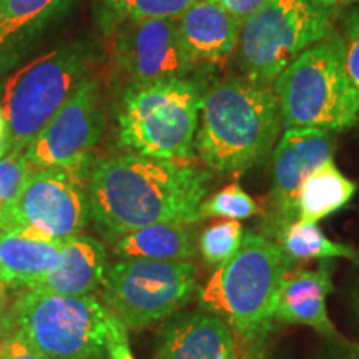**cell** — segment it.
<instances>
[{
	"label": "cell",
	"instance_id": "1",
	"mask_svg": "<svg viewBox=\"0 0 359 359\" xmlns=\"http://www.w3.org/2000/svg\"><path fill=\"white\" fill-rule=\"evenodd\" d=\"M210 182L212 173L191 161L132 151L111 156L88 177L90 218L110 243L154 223H196Z\"/></svg>",
	"mask_w": 359,
	"mask_h": 359
},
{
	"label": "cell",
	"instance_id": "2",
	"mask_svg": "<svg viewBox=\"0 0 359 359\" xmlns=\"http://www.w3.org/2000/svg\"><path fill=\"white\" fill-rule=\"evenodd\" d=\"M195 151L212 172L241 175L275 150L283 127L273 85L231 77L205 90Z\"/></svg>",
	"mask_w": 359,
	"mask_h": 359
},
{
	"label": "cell",
	"instance_id": "3",
	"mask_svg": "<svg viewBox=\"0 0 359 359\" xmlns=\"http://www.w3.org/2000/svg\"><path fill=\"white\" fill-rule=\"evenodd\" d=\"M291 266L275 241L248 230L235 257L219 264L200 290L201 309L228 323L243 359H263L264 339L276 323L278 294Z\"/></svg>",
	"mask_w": 359,
	"mask_h": 359
},
{
	"label": "cell",
	"instance_id": "4",
	"mask_svg": "<svg viewBox=\"0 0 359 359\" xmlns=\"http://www.w3.org/2000/svg\"><path fill=\"white\" fill-rule=\"evenodd\" d=\"M203 95L191 79L128 85L118 110V145L132 154L191 161Z\"/></svg>",
	"mask_w": 359,
	"mask_h": 359
},
{
	"label": "cell",
	"instance_id": "5",
	"mask_svg": "<svg viewBox=\"0 0 359 359\" xmlns=\"http://www.w3.org/2000/svg\"><path fill=\"white\" fill-rule=\"evenodd\" d=\"M285 128L341 132L359 122L338 30L304 50L273 83Z\"/></svg>",
	"mask_w": 359,
	"mask_h": 359
},
{
	"label": "cell",
	"instance_id": "6",
	"mask_svg": "<svg viewBox=\"0 0 359 359\" xmlns=\"http://www.w3.org/2000/svg\"><path fill=\"white\" fill-rule=\"evenodd\" d=\"M95 60L87 42H72L43 53L6 80L2 111L8 154H24L85 79Z\"/></svg>",
	"mask_w": 359,
	"mask_h": 359
},
{
	"label": "cell",
	"instance_id": "7",
	"mask_svg": "<svg viewBox=\"0 0 359 359\" xmlns=\"http://www.w3.org/2000/svg\"><path fill=\"white\" fill-rule=\"evenodd\" d=\"M15 330L48 359H102L120 320L95 296L24 290L12 303Z\"/></svg>",
	"mask_w": 359,
	"mask_h": 359
},
{
	"label": "cell",
	"instance_id": "8",
	"mask_svg": "<svg viewBox=\"0 0 359 359\" xmlns=\"http://www.w3.org/2000/svg\"><path fill=\"white\" fill-rule=\"evenodd\" d=\"M336 12L311 0H268L241 24L235 52L243 77L275 83L291 62L333 34Z\"/></svg>",
	"mask_w": 359,
	"mask_h": 359
},
{
	"label": "cell",
	"instance_id": "9",
	"mask_svg": "<svg viewBox=\"0 0 359 359\" xmlns=\"http://www.w3.org/2000/svg\"><path fill=\"white\" fill-rule=\"evenodd\" d=\"M191 262L118 259L103 280V304L127 330L140 331L180 311L195 290Z\"/></svg>",
	"mask_w": 359,
	"mask_h": 359
},
{
	"label": "cell",
	"instance_id": "10",
	"mask_svg": "<svg viewBox=\"0 0 359 359\" xmlns=\"http://www.w3.org/2000/svg\"><path fill=\"white\" fill-rule=\"evenodd\" d=\"M90 218L87 183L64 170H30L0 231H19L67 243Z\"/></svg>",
	"mask_w": 359,
	"mask_h": 359
},
{
	"label": "cell",
	"instance_id": "11",
	"mask_svg": "<svg viewBox=\"0 0 359 359\" xmlns=\"http://www.w3.org/2000/svg\"><path fill=\"white\" fill-rule=\"evenodd\" d=\"M103 127L100 83L90 75L27 147V163L30 170H64L87 183L95 167H92V150Z\"/></svg>",
	"mask_w": 359,
	"mask_h": 359
},
{
	"label": "cell",
	"instance_id": "12",
	"mask_svg": "<svg viewBox=\"0 0 359 359\" xmlns=\"http://www.w3.org/2000/svg\"><path fill=\"white\" fill-rule=\"evenodd\" d=\"M111 35L114 65L127 87L188 79L198 65L183 43L177 19L127 20Z\"/></svg>",
	"mask_w": 359,
	"mask_h": 359
},
{
	"label": "cell",
	"instance_id": "13",
	"mask_svg": "<svg viewBox=\"0 0 359 359\" xmlns=\"http://www.w3.org/2000/svg\"><path fill=\"white\" fill-rule=\"evenodd\" d=\"M334 132L321 128H285L273 150L271 191L264 236L275 240L298 219V196L314 170L334 160Z\"/></svg>",
	"mask_w": 359,
	"mask_h": 359
},
{
	"label": "cell",
	"instance_id": "14",
	"mask_svg": "<svg viewBox=\"0 0 359 359\" xmlns=\"http://www.w3.org/2000/svg\"><path fill=\"white\" fill-rule=\"evenodd\" d=\"M333 259H325L316 269H291L283 281L275 308L280 325H302L325 338H338V331L326 309L333 291Z\"/></svg>",
	"mask_w": 359,
	"mask_h": 359
},
{
	"label": "cell",
	"instance_id": "15",
	"mask_svg": "<svg viewBox=\"0 0 359 359\" xmlns=\"http://www.w3.org/2000/svg\"><path fill=\"white\" fill-rule=\"evenodd\" d=\"M156 359H243L235 333L217 314H180L161 331Z\"/></svg>",
	"mask_w": 359,
	"mask_h": 359
},
{
	"label": "cell",
	"instance_id": "16",
	"mask_svg": "<svg viewBox=\"0 0 359 359\" xmlns=\"http://www.w3.org/2000/svg\"><path fill=\"white\" fill-rule=\"evenodd\" d=\"M177 25L196 64L222 65L236 50L241 22L215 0L193 4L178 17Z\"/></svg>",
	"mask_w": 359,
	"mask_h": 359
},
{
	"label": "cell",
	"instance_id": "17",
	"mask_svg": "<svg viewBox=\"0 0 359 359\" xmlns=\"http://www.w3.org/2000/svg\"><path fill=\"white\" fill-rule=\"evenodd\" d=\"M107 251L100 240L79 235L62 246L60 257L34 291L60 296H90L105 280Z\"/></svg>",
	"mask_w": 359,
	"mask_h": 359
},
{
	"label": "cell",
	"instance_id": "18",
	"mask_svg": "<svg viewBox=\"0 0 359 359\" xmlns=\"http://www.w3.org/2000/svg\"><path fill=\"white\" fill-rule=\"evenodd\" d=\"M62 243L19 231H0V271L4 285L15 291L34 290L60 257Z\"/></svg>",
	"mask_w": 359,
	"mask_h": 359
},
{
	"label": "cell",
	"instance_id": "19",
	"mask_svg": "<svg viewBox=\"0 0 359 359\" xmlns=\"http://www.w3.org/2000/svg\"><path fill=\"white\" fill-rule=\"evenodd\" d=\"M111 253L118 259L191 262L195 241L188 224L154 223L118 238Z\"/></svg>",
	"mask_w": 359,
	"mask_h": 359
},
{
	"label": "cell",
	"instance_id": "20",
	"mask_svg": "<svg viewBox=\"0 0 359 359\" xmlns=\"http://www.w3.org/2000/svg\"><path fill=\"white\" fill-rule=\"evenodd\" d=\"M356 183L344 177L334 160L326 161L306 178L298 196V219L320 223L353 200Z\"/></svg>",
	"mask_w": 359,
	"mask_h": 359
},
{
	"label": "cell",
	"instance_id": "21",
	"mask_svg": "<svg viewBox=\"0 0 359 359\" xmlns=\"http://www.w3.org/2000/svg\"><path fill=\"white\" fill-rule=\"evenodd\" d=\"M275 243L280 246L286 258L291 264L309 262V259H336L346 258L353 262H359V253L353 246L336 243L330 240L318 223L303 222V219H294L288 226L275 236Z\"/></svg>",
	"mask_w": 359,
	"mask_h": 359
},
{
	"label": "cell",
	"instance_id": "22",
	"mask_svg": "<svg viewBox=\"0 0 359 359\" xmlns=\"http://www.w3.org/2000/svg\"><path fill=\"white\" fill-rule=\"evenodd\" d=\"M200 0H95L98 24L111 35L127 20L178 19Z\"/></svg>",
	"mask_w": 359,
	"mask_h": 359
},
{
	"label": "cell",
	"instance_id": "23",
	"mask_svg": "<svg viewBox=\"0 0 359 359\" xmlns=\"http://www.w3.org/2000/svg\"><path fill=\"white\" fill-rule=\"evenodd\" d=\"M64 11V0H0V47Z\"/></svg>",
	"mask_w": 359,
	"mask_h": 359
},
{
	"label": "cell",
	"instance_id": "24",
	"mask_svg": "<svg viewBox=\"0 0 359 359\" xmlns=\"http://www.w3.org/2000/svg\"><path fill=\"white\" fill-rule=\"evenodd\" d=\"M245 228L238 219H219L210 224L200 236L201 257L212 266H219L233 258L245 238Z\"/></svg>",
	"mask_w": 359,
	"mask_h": 359
},
{
	"label": "cell",
	"instance_id": "25",
	"mask_svg": "<svg viewBox=\"0 0 359 359\" xmlns=\"http://www.w3.org/2000/svg\"><path fill=\"white\" fill-rule=\"evenodd\" d=\"M259 213V206L253 196H250L238 183L224 187L210 198H205L200 206V217L203 218H226L248 219Z\"/></svg>",
	"mask_w": 359,
	"mask_h": 359
},
{
	"label": "cell",
	"instance_id": "26",
	"mask_svg": "<svg viewBox=\"0 0 359 359\" xmlns=\"http://www.w3.org/2000/svg\"><path fill=\"white\" fill-rule=\"evenodd\" d=\"M29 173L30 167L24 154L13 151L0 160V224L12 210Z\"/></svg>",
	"mask_w": 359,
	"mask_h": 359
},
{
	"label": "cell",
	"instance_id": "27",
	"mask_svg": "<svg viewBox=\"0 0 359 359\" xmlns=\"http://www.w3.org/2000/svg\"><path fill=\"white\" fill-rule=\"evenodd\" d=\"M343 40V57H344V69L351 83L358 102L359 110V8L349 12L344 17L343 30L339 32Z\"/></svg>",
	"mask_w": 359,
	"mask_h": 359
},
{
	"label": "cell",
	"instance_id": "28",
	"mask_svg": "<svg viewBox=\"0 0 359 359\" xmlns=\"http://www.w3.org/2000/svg\"><path fill=\"white\" fill-rule=\"evenodd\" d=\"M0 359H48L20 331H13L6 339L0 341Z\"/></svg>",
	"mask_w": 359,
	"mask_h": 359
},
{
	"label": "cell",
	"instance_id": "29",
	"mask_svg": "<svg viewBox=\"0 0 359 359\" xmlns=\"http://www.w3.org/2000/svg\"><path fill=\"white\" fill-rule=\"evenodd\" d=\"M316 359H359V343L331 338Z\"/></svg>",
	"mask_w": 359,
	"mask_h": 359
},
{
	"label": "cell",
	"instance_id": "30",
	"mask_svg": "<svg viewBox=\"0 0 359 359\" xmlns=\"http://www.w3.org/2000/svg\"><path fill=\"white\" fill-rule=\"evenodd\" d=\"M215 2L243 24L248 17L258 12L268 0H215Z\"/></svg>",
	"mask_w": 359,
	"mask_h": 359
},
{
	"label": "cell",
	"instance_id": "31",
	"mask_svg": "<svg viewBox=\"0 0 359 359\" xmlns=\"http://www.w3.org/2000/svg\"><path fill=\"white\" fill-rule=\"evenodd\" d=\"M127 327L122 321L116 323L114 333L109 341V354L110 359H135L132 351H130Z\"/></svg>",
	"mask_w": 359,
	"mask_h": 359
},
{
	"label": "cell",
	"instance_id": "32",
	"mask_svg": "<svg viewBox=\"0 0 359 359\" xmlns=\"http://www.w3.org/2000/svg\"><path fill=\"white\" fill-rule=\"evenodd\" d=\"M7 286L0 283V341H4L8 334L15 331V323H13L12 304L8 302Z\"/></svg>",
	"mask_w": 359,
	"mask_h": 359
},
{
	"label": "cell",
	"instance_id": "33",
	"mask_svg": "<svg viewBox=\"0 0 359 359\" xmlns=\"http://www.w3.org/2000/svg\"><path fill=\"white\" fill-rule=\"evenodd\" d=\"M311 2L318 4V6H323V7H327V8H334V11H338V8L344 7V6H349V4L356 2V0H311Z\"/></svg>",
	"mask_w": 359,
	"mask_h": 359
},
{
	"label": "cell",
	"instance_id": "34",
	"mask_svg": "<svg viewBox=\"0 0 359 359\" xmlns=\"http://www.w3.org/2000/svg\"><path fill=\"white\" fill-rule=\"evenodd\" d=\"M8 154V140L6 127H0V160Z\"/></svg>",
	"mask_w": 359,
	"mask_h": 359
},
{
	"label": "cell",
	"instance_id": "35",
	"mask_svg": "<svg viewBox=\"0 0 359 359\" xmlns=\"http://www.w3.org/2000/svg\"><path fill=\"white\" fill-rule=\"evenodd\" d=\"M351 302H353L354 313H356V316L359 320V276H358L356 283H354V288H353V293H351Z\"/></svg>",
	"mask_w": 359,
	"mask_h": 359
},
{
	"label": "cell",
	"instance_id": "36",
	"mask_svg": "<svg viewBox=\"0 0 359 359\" xmlns=\"http://www.w3.org/2000/svg\"><path fill=\"white\" fill-rule=\"evenodd\" d=\"M0 127H6V122H4V111H2V105H0Z\"/></svg>",
	"mask_w": 359,
	"mask_h": 359
},
{
	"label": "cell",
	"instance_id": "37",
	"mask_svg": "<svg viewBox=\"0 0 359 359\" xmlns=\"http://www.w3.org/2000/svg\"><path fill=\"white\" fill-rule=\"evenodd\" d=\"M70 2V0H64V8L67 7V4H69Z\"/></svg>",
	"mask_w": 359,
	"mask_h": 359
},
{
	"label": "cell",
	"instance_id": "38",
	"mask_svg": "<svg viewBox=\"0 0 359 359\" xmlns=\"http://www.w3.org/2000/svg\"><path fill=\"white\" fill-rule=\"evenodd\" d=\"M0 283H4V278H2V271H0Z\"/></svg>",
	"mask_w": 359,
	"mask_h": 359
}]
</instances>
